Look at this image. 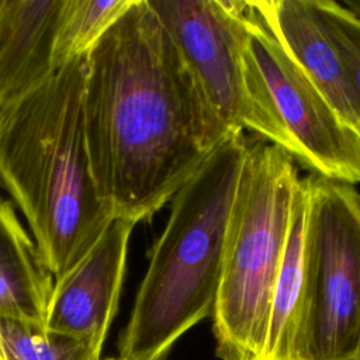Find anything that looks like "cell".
I'll return each mask as SVG.
<instances>
[{
    "label": "cell",
    "instance_id": "cell-1",
    "mask_svg": "<svg viewBox=\"0 0 360 360\" xmlns=\"http://www.w3.org/2000/svg\"><path fill=\"white\" fill-rule=\"evenodd\" d=\"M83 110L98 194L112 218L134 224L231 134L148 0H134L86 55Z\"/></svg>",
    "mask_w": 360,
    "mask_h": 360
},
{
    "label": "cell",
    "instance_id": "cell-2",
    "mask_svg": "<svg viewBox=\"0 0 360 360\" xmlns=\"http://www.w3.org/2000/svg\"><path fill=\"white\" fill-rule=\"evenodd\" d=\"M84 76L86 56L0 107V181L53 278L80 262L112 219L90 165Z\"/></svg>",
    "mask_w": 360,
    "mask_h": 360
},
{
    "label": "cell",
    "instance_id": "cell-3",
    "mask_svg": "<svg viewBox=\"0 0 360 360\" xmlns=\"http://www.w3.org/2000/svg\"><path fill=\"white\" fill-rule=\"evenodd\" d=\"M248 142L242 131L231 132L172 198L117 360H163L186 332L212 316Z\"/></svg>",
    "mask_w": 360,
    "mask_h": 360
},
{
    "label": "cell",
    "instance_id": "cell-4",
    "mask_svg": "<svg viewBox=\"0 0 360 360\" xmlns=\"http://www.w3.org/2000/svg\"><path fill=\"white\" fill-rule=\"evenodd\" d=\"M300 181L284 149L263 138L248 142L212 314L221 360H262Z\"/></svg>",
    "mask_w": 360,
    "mask_h": 360
},
{
    "label": "cell",
    "instance_id": "cell-5",
    "mask_svg": "<svg viewBox=\"0 0 360 360\" xmlns=\"http://www.w3.org/2000/svg\"><path fill=\"white\" fill-rule=\"evenodd\" d=\"M307 191L309 360H360V194L319 174Z\"/></svg>",
    "mask_w": 360,
    "mask_h": 360
},
{
    "label": "cell",
    "instance_id": "cell-6",
    "mask_svg": "<svg viewBox=\"0 0 360 360\" xmlns=\"http://www.w3.org/2000/svg\"><path fill=\"white\" fill-rule=\"evenodd\" d=\"M242 55L287 136L290 156L322 177L360 183V136L290 59L252 1H245Z\"/></svg>",
    "mask_w": 360,
    "mask_h": 360
},
{
    "label": "cell",
    "instance_id": "cell-7",
    "mask_svg": "<svg viewBox=\"0 0 360 360\" xmlns=\"http://www.w3.org/2000/svg\"><path fill=\"white\" fill-rule=\"evenodd\" d=\"M148 1L226 129H249L288 153L285 134L263 111L248 83L242 56L245 1Z\"/></svg>",
    "mask_w": 360,
    "mask_h": 360
},
{
    "label": "cell",
    "instance_id": "cell-8",
    "mask_svg": "<svg viewBox=\"0 0 360 360\" xmlns=\"http://www.w3.org/2000/svg\"><path fill=\"white\" fill-rule=\"evenodd\" d=\"M134 226L128 219L112 218L86 256L55 278L46 329L101 350L117 314Z\"/></svg>",
    "mask_w": 360,
    "mask_h": 360
},
{
    "label": "cell",
    "instance_id": "cell-9",
    "mask_svg": "<svg viewBox=\"0 0 360 360\" xmlns=\"http://www.w3.org/2000/svg\"><path fill=\"white\" fill-rule=\"evenodd\" d=\"M273 37L290 59L360 136V103L338 49L309 0H255Z\"/></svg>",
    "mask_w": 360,
    "mask_h": 360
},
{
    "label": "cell",
    "instance_id": "cell-10",
    "mask_svg": "<svg viewBox=\"0 0 360 360\" xmlns=\"http://www.w3.org/2000/svg\"><path fill=\"white\" fill-rule=\"evenodd\" d=\"M65 0H0V107L56 69L55 38Z\"/></svg>",
    "mask_w": 360,
    "mask_h": 360
},
{
    "label": "cell",
    "instance_id": "cell-11",
    "mask_svg": "<svg viewBox=\"0 0 360 360\" xmlns=\"http://www.w3.org/2000/svg\"><path fill=\"white\" fill-rule=\"evenodd\" d=\"M307 191L301 179L284 259L274 287L262 360H309Z\"/></svg>",
    "mask_w": 360,
    "mask_h": 360
},
{
    "label": "cell",
    "instance_id": "cell-12",
    "mask_svg": "<svg viewBox=\"0 0 360 360\" xmlns=\"http://www.w3.org/2000/svg\"><path fill=\"white\" fill-rule=\"evenodd\" d=\"M53 283L13 204L0 198V318L45 325Z\"/></svg>",
    "mask_w": 360,
    "mask_h": 360
},
{
    "label": "cell",
    "instance_id": "cell-13",
    "mask_svg": "<svg viewBox=\"0 0 360 360\" xmlns=\"http://www.w3.org/2000/svg\"><path fill=\"white\" fill-rule=\"evenodd\" d=\"M132 3L134 0H65L53 49L56 68L86 56Z\"/></svg>",
    "mask_w": 360,
    "mask_h": 360
},
{
    "label": "cell",
    "instance_id": "cell-14",
    "mask_svg": "<svg viewBox=\"0 0 360 360\" xmlns=\"http://www.w3.org/2000/svg\"><path fill=\"white\" fill-rule=\"evenodd\" d=\"M100 353L90 342L42 323L0 318V360H100Z\"/></svg>",
    "mask_w": 360,
    "mask_h": 360
},
{
    "label": "cell",
    "instance_id": "cell-15",
    "mask_svg": "<svg viewBox=\"0 0 360 360\" xmlns=\"http://www.w3.org/2000/svg\"><path fill=\"white\" fill-rule=\"evenodd\" d=\"M311 3L340 55L352 89L360 103V18L339 1L311 0Z\"/></svg>",
    "mask_w": 360,
    "mask_h": 360
},
{
    "label": "cell",
    "instance_id": "cell-16",
    "mask_svg": "<svg viewBox=\"0 0 360 360\" xmlns=\"http://www.w3.org/2000/svg\"><path fill=\"white\" fill-rule=\"evenodd\" d=\"M343 4L360 18V0H345Z\"/></svg>",
    "mask_w": 360,
    "mask_h": 360
},
{
    "label": "cell",
    "instance_id": "cell-17",
    "mask_svg": "<svg viewBox=\"0 0 360 360\" xmlns=\"http://www.w3.org/2000/svg\"><path fill=\"white\" fill-rule=\"evenodd\" d=\"M110 360H117V359H110Z\"/></svg>",
    "mask_w": 360,
    "mask_h": 360
}]
</instances>
